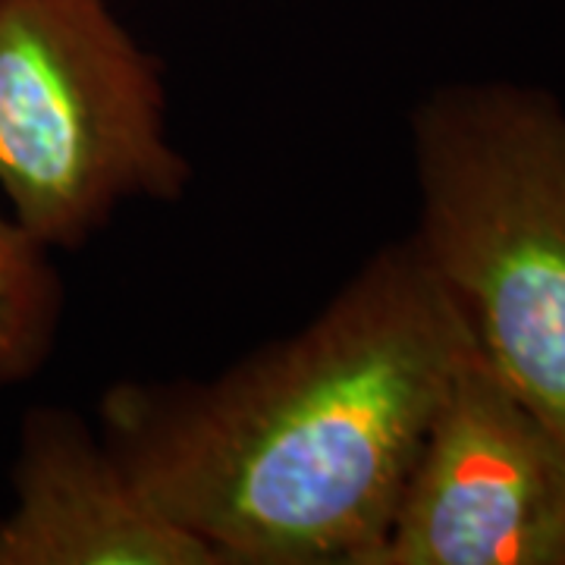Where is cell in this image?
Masks as SVG:
<instances>
[{
	"label": "cell",
	"instance_id": "obj_1",
	"mask_svg": "<svg viewBox=\"0 0 565 565\" xmlns=\"http://www.w3.org/2000/svg\"><path fill=\"white\" fill-rule=\"evenodd\" d=\"M471 333L412 239L211 381H122L102 440L221 565H374Z\"/></svg>",
	"mask_w": 565,
	"mask_h": 565
},
{
	"label": "cell",
	"instance_id": "obj_2",
	"mask_svg": "<svg viewBox=\"0 0 565 565\" xmlns=\"http://www.w3.org/2000/svg\"><path fill=\"white\" fill-rule=\"evenodd\" d=\"M408 236L475 349L565 437V102L541 85H437L408 117Z\"/></svg>",
	"mask_w": 565,
	"mask_h": 565
},
{
	"label": "cell",
	"instance_id": "obj_3",
	"mask_svg": "<svg viewBox=\"0 0 565 565\" xmlns=\"http://www.w3.org/2000/svg\"><path fill=\"white\" fill-rule=\"evenodd\" d=\"M189 180L161 61L110 0H0V192L35 239L76 252Z\"/></svg>",
	"mask_w": 565,
	"mask_h": 565
},
{
	"label": "cell",
	"instance_id": "obj_4",
	"mask_svg": "<svg viewBox=\"0 0 565 565\" xmlns=\"http://www.w3.org/2000/svg\"><path fill=\"white\" fill-rule=\"evenodd\" d=\"M374 565H565V437L471 345Z\"/></svg>",
	"mask_w": 565,
	"mask_h": 565
},
{
	"label": "cell",
	"instance_id": "obj_5",
	"mask_svg": "<svg viewBox=\"0 0 565 565\" xmlns=\"http://www.w3.org/2000/svg\"><path fill=\"white\" fill-rule=\"evenodd\" d=\"M0 565H221L139 493L102 434L66 408L22 418Z\"/></svg>",
	"mask_w": 565,
	"mask_h": 565
},
{
	"label": "cell",
	"instance_id": "obj_6",
	"mask_svg": "<svg viewBox=\"0 0 565 565\" xmlns=\"http://www.w3.org/2000/svg\"><path fill=\"white\" fill-rule=\"evenodd\" d=\"M51 248L0 207V390L35 377L63 318V282Z\"/></svg>",
	"mask_w": 565,
	"mask_h": 565
}]
</instances>
